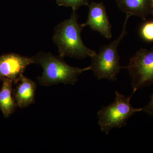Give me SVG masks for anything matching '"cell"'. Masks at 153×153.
Returning a JSON list of instances; mask_svg holds the SVG:
<instances>
[{
	"mask_svg": "<svg viewBox=\"0 0 153 153\" xmlns=\"http://www.w3.org/2000/svg\"><path fill=\"white\" fill-rule=\"evenodd\" d=\"M89 0H56V3L60 7H70L72 11H76L81 6H88Z\"/></svg>",
	"mask_w": 153,
	"mask_h": 153,
	"instance_id": "8fae6325",
	"label": "cell"
},
{
	"mask_svg": "<svg viewBox=\"0 0 153 153\" xmlns=\"http://www.w3.org/2000/svg\"><path fill=\"white\" fill-rule=\"evenodd\" d=\"M34 63L32 57L16 53L0 56V80H8L17 84L28 66Z\"/></svg>",
	"mask_w": 153,
	"mask_h": 153,
	"instance_id": "8992f818",
	"label": "cell"
},
{
	"mask_svg": "<svg viewBox=\"0 0 153 153\" xmlns=\"http://www.w3.org/2000/svg\"><path fill=\"white\" fill-rule=\"evenodd\" d=\"M130 15H126L121 33L116 39L107 45L102 46L98 52L91 57V70L98 79H106L115 81L123 68L120 64V57L118 53V47L126 35L127 24Z\"/></svg>",
	"mask_w": 153,
	"mask_h": 153,
	"instance_id": "3957f363",
	"label": "cell"
},
{
	"mask_svg": "<svg viewBox=\"0 0 153 153\" xmlns=\"http://www.w3.org/2000/svg\"><path fill=\"white\" fill-rule=\"evenodd\" d=\"M128 70L131 77L133 94L140 88L153 84V47L138 51L129 59Z\"/></svg>",
	"mask_w": 153,
	"mask_h": 153,
	"instance_id": "5b68a950",
	"label": "cell"
},
{
	"mask_svg": "<svg viewBox=\"0 0 153 153\" xmlns=\"http://www.w3.org/2000/svg\"><path fill=\"white\" fill-rule=\"evenodd\" d=\"M36 88V82L23 75L13 92L17 106L24 108L34 103Z\"/></svg>",
	"mask_w": 153,
	"mask_h": 153,
	"instance_id": "ba28073f",
	"label": "cell"
},
{
	"mask_svg": "<svg viewBox=\"0 0 153 153\" xmlns=\"http://www.w3.org/2000/svg\"><path fill=\"white\" fill-rule=\"evenodd\" d=\"M151 100L146 106L142 108V111L153 116V94L151 96Z\"/></svg>",
	"mask_w": 153,
	"mask_h": 153,
	"instance_id": "4fadbf2b",
	"label": "cell"
},
{
	"mask_svg": "<svg viewBox=\"0 0 153 153\" xmlns=\"http://www.w3.org/2000/svg\"><path fill=\"white\" fill-rule=\"evenodd\" d=\"M87 21L82 24L84 27H89L91 30L98 32L108 39L112 38L111 26L102 2L92 1L88 4Z\"/></svg>",
	"mask_w": 153,
	"mask_h": 153,
	"instance_id": "52a82bcc",
	"label": "cell"
},
{
	"mask_svg": "<svg viewBox=\"0 0 153 153\" xmlns=\"http://www.w3.org/2000/svg\"><path fill=\"white\" fill-rule=\"evenodd\" d=\"M151 7H152V13L153 11V0L152 1V4H151Z\"/></svg>",
	"mask_w": 153,
	"mask_h": 153,
	"instance_id": "5bb4252c",
	"label": "cell"
},
{
	"mask_svg": "<svg viewBox=\"0 0 153 153\" xmlns=\"http://www.w3.org/2000/svg\"><path fill=\"white\" fill-rule=\"evenodd\" d=\"M152 14L153 15V12H152Z\"/></svg>",
	"mask_w": 153,
	"mask_h": 153,
	"instance_id": "9a60e30c",
	"label": "cell"
},
{
	"mask_svg": "<svg viewBox=\"0 0 153 153\" xmlns=\"http://www.w3.org/2000/svg\"><path fill=\"white\" fill-rule=\"evenodd\" d=\"M76 11H72L69 19L64 20L54 28L52 41L58 49L59 56L76 59L91 57L96 52L86 47L81 34L84 28L79 24Z\"/></svg>",
	"mask_w": 153,
	"mask_h": 153,
	"instance_id": "6da1fadb",
	"label": "cell"
},
{
	"mask_svg": "<svg viewBox=\"0 0 153 153\" xmlns=\"http://www.w3.org/2000/svg\"><path fill=\"white\" fill-rule=\"evenodd\" d=\"M132 95L127 97L116 91L114 101L99 111L97 115L102 131L108 134L112 129L125 126L129 119L135 114L142 111V108L132 106L131 99Z\"/></svg>",
	"mask_w": 153,
	"mask_h": 153,
	"instance_id": "277c9868",
	"label": "cell"
},
{
	"mask_svg": "<svg viewBox=\"0 0 153 153\" xmlns=\"http://www.w3.org/2000/svg\"><path fill=\"white\" fill-rule=\"evenodd\" d=\"M141 34L146 41H153V22H148L144 25L141 30Z\"/></svg>",
	"mask_w": 153,
	"mask_h": 153,
	"instance_id": "7c38bea8",
	"label": "cell"
},
{
	"mask_svg": "<svg viewBox=\"0 0 153 153\" xmlns=\"http://www.w3.org/2000/svg\"><path fill=\"white\" fill-rule=\"evenodd\" d=\"M0 90V109L4 117H9L13 113L17 106L13 95V83L8 80L2 81Z\"/></svg>",
	"mask_w": 153,
	"mask_h": 153,
	"instance_id": "30bf717a",
	"label": "cell"
},
{
	"mask_svg": "<svg viewBox=\"0 0 153 153\" xmlns=\"http://www.w3.org/2000/svg\"><path fill=\"white\" fill-rule=\"evenodd\" d=\"M34 64L41 65L43 69L37 79L40 85L44 86L63 83L74 85L78 76L83 72L91 70V66L79 68L68 65L60 56L51 52L40 51L32 57Z\"/></svg>",
	"mask_w": 153,
	"mask_h": 153,
	"instance_id": "7a4b0ae2",
	"label": "cell"
},
{
	"mask_svg": "<svg viewBox=\"0 0 153 153\" xmlns=\"http://www.w3.org/2000/svg\"><path fill=\"white\" fill-rule=\"evenodd\" d=\"M152 0H116L118 7L126 15L145 20L152 13Z\"/></svg>",
	"mask_w": 153,
	"mask_h": 153,
	"instance_id": "9c48e42d",
	"label": "cell"
}]
</instances>
